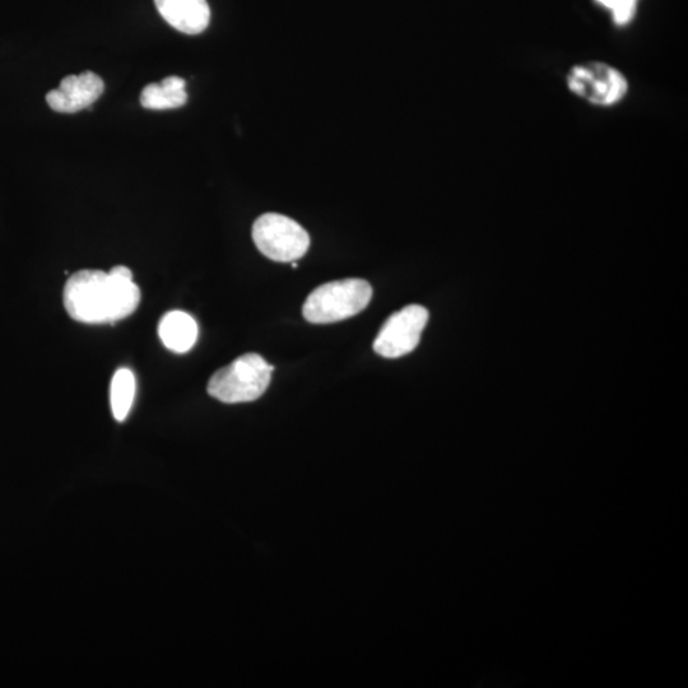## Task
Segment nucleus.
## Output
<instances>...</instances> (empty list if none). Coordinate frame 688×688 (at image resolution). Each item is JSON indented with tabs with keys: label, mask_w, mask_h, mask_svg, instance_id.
I'll use <instances>...</instances> for the list:
<instances>
[{
	"label": "nucleus",
	"mask_w": 688,
	"mask_h": 688,
	"mask_svg": "<svg viewBox=\"0 0 688 688\" xmlns=\"http://www.w3.org/2000/svg\"><path fill=\"white\" fill-rule=\"evenodd\" d=\"M64 308L79 323L106 324L128 318L141 302V290L128 267L110 272L85 269L65 283Z\"/></svg>",
	"instance_id": "obj_1"
},
{
	"label": "nucleus",
	"mask_w": 688,
	"mask_h": 688,
	"mask_svg": "<svg viewBox=\"0 0 688 688\" xmlns=\"http://www.w3.org/2000/svg\"><path fill=\"white\" fill-rule=\"evenodd\" d=\"M273 371L258 353H246L212 375L208 394L227 404L257 401L266 393Z\"/></svg>",
	"instance_id": "obj_2"
},
{
	"label": "nucleus",
	"mask_w": 688,
	"mask_h": 688,
	"mask_svg": "<svg viewBox=\"0 0 688 688\" xmlns=\"http://www.w3.org/2000/svg\"><path fill=\"white\" fill-rule=\"evenodd\" d=\"M371 297L373 288L364 280L348 278L324 283L306 299L302 314L313 324L342 322L365 310Z\"/></svg>",
	"instance_id": "obj_3"
},
{
	"label": "nucleus",
	"mask_w": 688,
	"mask_h": 688,
	"mask_svg": "<svg viewBox=\"0 0 688 688\" xmlns=\"http://www.w3.org/2000/svg\"><path fill=\"white\" fill-rule=\"evenodd\" d=\"M571 94L595 108H615L630 92L629 79L615 65L606 62L576 64L566 74Z\"/></svg>",
	"instance_id": "obj_4"
},
{
	"label": "nucleus",
	"mask_w": 688,
	"mask_h": 688,
	"mask_svg": "<svg viewBox=\"0 0 688 688\" xmlns=\"http://www.w3.org/2000/svg\"><path fill=\"white\" fill-rule=\"evenodd\" d=\"M253 240L260 253L281 263L304 257L310 246L304 227L278 213H266L254 222Z\"/></svg>",
	"instance_id": "obj_5"
},
{
	"label": "nucleus",
	"mask_w": 688,
	"mask_h": 688,
	"mask_svg": "<svg viewBox=\"0 0 688 688\" xmlns=\"http://www.w3.org/2000/svg\"><path fill=\"white\" fill-rule=\"evenodd\" d=\"M429 322V311L421 305H409L394 313L374 342V350L385 359H398L411 353L420 343L421 334Z\"/></svg>",
	"instance_id": "obj_6"
},
{
	"label": "nucleus",
	"mask_w": 688,
	"mask_h": 688,
	"mask_svg": "<svg viewBox=\"0 0 688 688\" xmlns=\"http://www.w3.org/2000/svg\"><path fill=\"white\" fill-rule=\"evenodd\" d=\"M105 83L96 73L86 71L62 79L60 86L46 95L51 109L57 113L74 114L91 108L104 94Z\"/></svg>",
	"instance_id": "obj_7"
},
{
	"label": "nucleus",
	"mask_w": 688,
	"mask_h": 688,
	"mask_svg": "<svg viewBox=\"0 0 688 688\" xmlns=\"http://www.w3.org/2000/svg\"><path fill=\"white\" fill-rule=\"evenodd\" d=\"M155 4L162 18L183 34H202L211 21L207 0H155Z\"/></svg>",
	"instance_id": "obj_8"
},
{
	"label": "nucleus",
	"mask_w": 688,
	"mask_h": 688,
	"mask_svg": "<svg viewBox=\"0 0 688 688\" xmlns=\"http://www.w3.org/2000/svg\"><path fill=\"white\" fill-rule=\"evenodd\" d=\"M158 334L166 348L175 353H185L194 347L198 339V324L192 315L184 311H170L161 319Z\"/></svg>",
	"instance_id": "obj_9"
},
{
	"label": "nucleus",
	"mask_w": 688,
	"mask_h": 688,
	"mask_svg": "<svg viewBox=\"0 0 688 688\" xmlns=\"http://www.w3.org/2000/svg\"><path fill=\"white\" fill-rule=\"evenodd\" d=\"M184 79L166 77L161 83H151L143 88L141 104L148 110L178 109L187 104L188 94Z\"/></svg>",
	"instance_id": "obj_10"
},
{
	"label": "nucleus",
	"mask_w": 688,
	"mask_h": 688,
	"mask_svg": "<svg viewBox=\"0 0 688 688\" xmlns=\"http://www.w3.org/2000/svg\"><path fill=\"white\" fill-rule=\"evenodd\" d=\"M136 378L133 371L122 367L111 380L110 403L116 421L123 422L129 416L136 398Z\"/></svg>",
	"instance_id": "obj_11"
},
{
	"label": "nucleus",
	"mask_w": 688,
	"mask_h": 688,
	"mask_svg": "<svg viewBox=\"0 0 688 688\" xmlns=\"http://www.w3.org/2000/svg\"><path fill=\"white\" fill-rule=\"evenodd\" d=\"M638 3L639 0H620L618 6L611 12L615 25L624 27L634 21Z\"/></svg>",
	"instance_id": "obj_12"
},
{
	"label": "nucleus",
	"mask_w": 688,
	"mask_h": 688,
	"mask_svg": "<svg viewBox=\"0 0 688 688\" xmlns=\"http://www.w3.org/2000/svg\"><path fill=\"white\" fill-rule=\"evenodd\" d=\"M599 4V6H602L608 11L612 12L613 9H615L618 6V3H620V0H595Z\"/></svg>",
	"instance_id": "obj_13"
},
{
	"label": "nucleus",
	"mask_w": 688,
	"mask_h": 688,
	"mask_svg": "<svg viewBox=\"0 0 688 688\" xmlns=\"http://www.w3.org/2000/svg\"><path fill=\"white\" fill-rule=\"evenodd\" d=\"M291 267L296 269L297 267H299V264L291 262Z\"/></svg>",
	"instance_id": "obj_14"
}]
</instances>
